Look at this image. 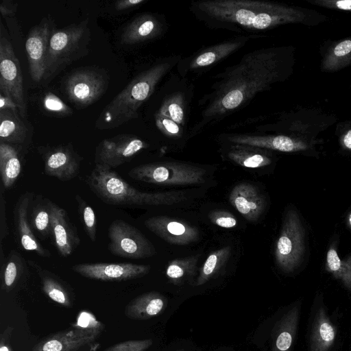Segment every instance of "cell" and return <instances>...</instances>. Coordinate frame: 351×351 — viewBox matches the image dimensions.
Masks as SVG:
<instances>
[{
	"label": "cell",
	"mask_w": 351,
	"mask_h": 351,
	"mask_svg": "<svg viewBox=\"0 0 351 351\" xmlns=\"http://www.w3.org/2000/svg\"><path fill=\"white\" fill-rule=\"evenodd\" d=\"M218 137L225 143L245 145L286 153L308 151L315 143V140L283 134H221Z\"/></svg>",
	"instance_id": "cell-13"
},
{
	"label": "cell",
	"mask_w": 351,
	"mask_h": 351,
	"mask_svg": "<svg viewBox=\"0 0 351 351\" xmlns=\"http://www.w3.org/2000/svg\"><path fill=\"white\" fill-rule=\"evenodd\" d=\"M341 263V260L339 258L336 250L333 247L330 248L326 255V267L328 270L334 276Z\"/></svg>",
	"instance_id": "cell-46"
},
{
	"label": "cell",
	"mask_w": 351,
	"mask_h": 351,
	"mask_svg": "<svg viewBox=\"0 0 351 351\" xmlns=\"http://www.w3.org/2000/svg\"><path fill=\"white\" fill-rule=\"evenodd\" d=\"M51 204L50 199L37 195L29 208V224L41 239L51 235Z\"/></svg>",
	"instance_id": "cell-31"
},
{
	"label": "cell",
	"mask_w": 351,
	"mask_h": 351,
	"mask_svg": "<svg viewBox=\"0 0 351 351\" xmlns=\"http://www.w3.org/2000/svg\"><path fill=\"white\" fill-rule=\"evenodd\" d=\"M335 117L319 112L317 110H300L280 115L276 123L258 126L262 131H276V134L293 135L315 140L316 135L328 128Z\"/></svg>",
	"instance_id": "cell-10"
},
{
	"label": "cell",
	"mask_w": 351,
	"mask_h": 351,
	"mask_svg": "<svg viewBox=\"0 0 351 351\" xmlns=\"http://www.w3.org/2000/svg\"><path fill=\"white\" fill-rule=\"evenodd\" d=\"M33 197L32 193L25 192L20 195L15 204L13 216L16 239L24 250L34 252L42 257H50L51 252L41 245L29 224V208Z\"/></svg>",
	"instance_id": "cell-20"
},
{
	"label": "cell",
	"mask_w": 351,
	"mask_h": 351,
	"mask_svg": "<svg viewBox=\"0 0 351 351\" xmlns=\"http://www.w3.org/2000/svg\"><path fill=\"white\" fill-rule=\"evenodd\" d=\"M19 113L11 110H0V142L13 145L23 144L28 129Z\"/></svg>",
	"instance_id": "cell-32"
},
{
	"label": "cell",
	"mask_w": 351,
	"mask_h": 351,
	"mask_svg": "<svg viewBox=\"0 0 351 351\" xmlns=\"http://www.w3.org/2000/svg\"><path fill=\"white\" fill-rule=\"evenodd\" d=\"M27 263L39 276L44 293L53 302L70 308L72 306L70 295L61 280L34 261L29 259Z\"/></svg>",
	"instance_id": "cell-28"
},
{
	"label": "cell",
	"mask_w": 351,
	"mask_h": 351,
	"mask_svg": "<svg viewBox=\"0 0 351 351\" xmlns=\"http://www.w3.org/2000/svg\"><path fill=\"white\" fill-rule=\"evenodd\" d=\"M109 76L99 68H81L71 73L64 83L66 95L75 105L86 107L97 101L106 92Z\"/></svg>",
	"instance_id": "cell-9"
},
{
	"label": "cell",
	"mask_w": 351,
	"mask_h": 351,
	"mask_svg": "<svg viewBox=\"0 0 351 351\" xmlns=\"http://www.w3.org/2000/svg\"><path fill=\"white\" fill-rule=\"evenodd\" d=\"M22 170L19 151L16 146L0 142V174L5 190L11 188Z\"/></svg>",
	"instance_id": "cell-30"
},
{
	"label": "cell",
	"mask_w": 351,
	"mask_h": 351,
	"mask_svg": "<svg viewBox=\"0 0 351 351\" xmlns=\"http://www.w3.org/2000/svg\"><path fill=\"white\" fill-rule=\"evenodd\" d=\"M304 232L298 213L287 211L275 246V260L285 272H292L301 262L304 251Z\"/></svg>",
	"instance_id": "cell-7"
},
{
	"label": "cell",
	"mask_w": 351,
	"mask_h": 351,
	"mask_svg": "<svg viewBox=\"0 0 351 351\" xmlns=\"http://www.w3.org/2000/svg\"><path fill=\"white\" fill-rule=\"evenodd\" d=\"M151 267L130 263H80L72 269L83 277L101 281L120 282L141 278L147 274Z\"/></svg>",
	"instance_id": "cell-18"
},
{
	"label": "cell",
	"mask_w": 351,
	"mask_h": 351,
	"mask_svg": "<svg viewBox=\"0 0 351 351\" xmlns=\"http://www.w3.org/2000/svg\"><path fill=\"white\" fill-rule=\"evenodd\" d=\"M148 147V143L136 136L119 134L105 138L98 144L95 162L111 169L117 168Z\"/></svg>",
	"instance_id": "cell-15"
},
{
	"label": "cell",
	"mask_w": 351,
	"mask_h": 351,
	"mask_svg": "<svg viewBox=\"0 0 351 351\" xmlns=\"http://www.w3.org/2000/svg\"><path fill=\"white\" fill-rule=\"evenodd\" d=\"M199 257L195 255L171 261L165 271L167 278L176 285L191 280L196 274Z\"/></svg>",
	"instance_id": "cell-35"
},
{
	"label": "cell",
	"mask_w": 351,
	"mask_h": 351,
	"mask_svg": "<svg viewBox=\"0 0 351 351\" xmlns=\"http://www.w3.org/2000/svg\"><path fill=\"white\" fill-rule=\"evenodd\" d=\"M146 1V0H120L115 3V9L118 11H123L139 6Z\"/></svg>",
	"instance_id": "cell-47"
},
{
	"label": "cell",
	"mask_w": 351,
	"mask_h": 351,
	"mask_svg": "<svg viewBox=\"0 0 351 351\" xmlns=\"http://www.w3.org/2000/svg\"><path fill=\"white\" fill-rule=\"evenodd\" d=\"M155 122L158 129L167 137L178 138L183 134L182 126L158 112L155 114Z\"/></svg>",
	"instance_id": "cell-39"
},
{
	"label": "cell",
	"mask_w": 351,
	"mask_h": 351,
	"mask_svg": "<svg viewBox=\"0 0 351 351\" xmlns=\"http://www.w3.org/2000/svg\"><path fill=\"white\" fill-rule=\"evenodd\" d=\"M43 158L44 172L60 181H69L80 171L82 157L75 151L72 143L56 146L39 147Z\"/></svg>",
	"instance_id": "cell-16"
},
{
	"label": "cell",
	"mask_w": 351,
	"mask_h": 351,
	"mask_svg": "<svg viewBox=\"0 0 351 351\" xmlns=\"http://www.w3.org/2000/svg\"><path fill=\"white\" fill-rule=\"evenodd\" d=\"M335 337V328L324 308H319L311 330L310 351H328L334 343Z\"/></svg>",
	"instance_id": "cell-29"
},
{
	"label": "cell",
	"mask_w": 351,
	"mask_h": 351,
	"mask_svg": "<svg viewBox=\"0 0 351 351\" xmlns=\"http://www.w3.org/2000/svg\"><path fill=\"white\" fill-rule=\"evenodd\" d=\"M300 315V306L289 309L276 323L273 330L271 351H291L295 337Z\"/></svg>",
	"instance_id": "cell-26"
},
{
	"label": "cell",
	"mask_w": 351,
	"mask_h": 351,
	"mask_svg": "<svg viewBox=\"0 0 351 351\" xmlns=\"http://www.w3.org/2000/svg\"><path fill=\"white\" fill-rule=\"evenodd\" d=\"M186 110V102L184 93L176 91L165 97L158 113L169 117L183 127L185 123Z\"/></svg>",
	"instance_id": "cell-36"
},
{
	"label": "cell",
	"mask_w": 351,
	"mask_h": 351,
	"mask_svg": "<svg viewBox=\"0 0 351 351\" xmlns=\"http://www.w3.org/2000/svg\"><path fill=\"white\" fill-rule=\"evenodd\" d=\"M88 23L86 19L54 31L47 51L43 80H51L72 62L88 54L90 40Z\"/></svg>",
	"instance_id": "cell-5"
},
{
	"label": "cell",
	"mask_w": 351,
	"mask_h": 351,
	"mask_svg": "<svg viewBox=\"0 0 351 351\" xmlns=\"http://www.w3.org/2000/svg\"><path fill=\"white\" fill-rule=\"evenodd\" d=\"M55 30L53 21L48 16L45 17L31 29L27 38L25 50L29 73L36 82L43 80L47 51L50 38Z\"/></svg>",
	"instance_id": "cell-17"
},
{
	"label": "cell",
	"mask_w": 351,
	"mask_h": 351,
	"mask_svg": "<svg viewBox=\"0 0 351 351\" xmlns=\"http://www.w3.org/2000/svg\"><path fill=\"white\" fill-rule=\"evenodd\" d=\"M176 351H186V350H184V349H180V350H176Z\"/></svg>",
	"instance_id": "cell-52"
},
{
	"label": "cell",
	"mask_w": 351,
	"mask_h": 351,
	"mask_svg": "<svg viewBox=\"0 0 351 351\" xmlns=\"http://www.w3.org/2000/svg\"><path fill=\"white\" fill-rule=\"evenodd\" d=\"M334 276L339 279L344 286L351 291V256L341 263Z\"/></svg>",
	"instance_id": "cell-45"
},
{
	"label": "cell",
	"mask_w": 351,
	"mask_h": 351,
	"mask_svg": "<svg viewBox=\"0 0 351 351\" xmlns=\"http://www.w3.org/2000/svg\"><path fill=\"white\" fill-rule=\"evenodd\" d=\"M86 182L98 198L112 206H171L184 202L190 197L184 191L141 192L124 180L117 172L99 164H95V168L86 176Z\"/></svg>",
	"instance_id": "cell-4"
},
{
	"label": "cell",
	"mask_w": 351,
	"mask_h": 351,
	"mask_svg": "<svg viewBox=\"0 0 351 351\" xmlns=\"http://www.w3.org/2000/svg\"><path fill=\"white\" fill-rule=\"evenodd\" d=\"M337 134L339 136V141L341 147L351 152V122L340 123L337 126Z\"/></svg>",
	"instance_id": "cell-44"
},
{
	"label": "cell",
	"mask_w": 351,
	"mask_h": 351,
	"mask_svg": "<svg viewBox=\"0 0 351 351\" xmlns=\"http://www.w3.org/2000/svg\"><path fill=\"white\" fill-rule=\"evenodd\" d=\"M108 237V249L114 256L140 259L156 253L154 245L138 228L122 219L112 221Z\"/></svg>",
	"instance_id": "cell-8"
},
{
	"label": "cell",
	"mask_w": 351,
	"mask_h": 351,
	"mask_svg": "<svg viewBox=\"0 0 351 351\" xmlns=\"http://www.w3.org/2000/svg\"><path fill=\"white\" fill-rule=\"evenodd\" d=\"M221 155L226 160L248 169H261L273 162L271 151L252 146L226 143Z\"/></svg>",
	"instance_id": "cell-24"
},
{
	"label": "cell",
	"mask_w": 351,
	"mask_h": 351,
	"mask_svg": "<svg viewBox=\"0 0 351 351\" xmlns=\"http://www.w3.org/2000/svg\"><path fill=\"white\" fill-rule=\"evenodd\" d=\"M5 339H4L3 337L1 336L0 351H11L10 348H9V346H8V344L6 343V341H5Z\"/></svg>",
	"instance_id": "cell-50"
},
{
	"label": "cell",
	"mask_w": 351,
	"mask_h": 351,
	"mask_svg": "<svg viewBox=\"0 0 351 351\" xmlns=\"http://www.w3.org/2000/svg\"><path fill=\"white\" fill-rule=\"evenodd\" d=\"M144 224L154 234L173 245H189L197 241L200 237L196 227L168 216L149 217L144 221Z\"/></svg>",
	"instance_id": "cell-19"
},
{
	"label": "cell",
	"mask_w": 351,
	"mask_h": 351,
	"mask_svg": "<svg viewBox=\"0 0 351 351\" xmlns=\"http://www.w3.org/2000/svg\"><path fill=\"white\" fill-rule=\"evenodd\" d=\"M193 16L211 29L241 35L258 34L280 25L315 26L328 20L315 10L259 0H199L191 1Z\"/></svg>",
	"instance_id": "cell-2"
},
{
	"label": "cell",
	"mask_w": 351,
	"mask_h": 351,
	"mask_svg": "<svg viewBox=\"0 0 351 351\" xmlns=\"http://www.w3.org/2000/svg\"><path fill=\"white\" fill-rule=\"evenodd\" d=\"M103 324L96 321L88 325L77 324L48 336L37 343L32 351H81L100 335Z\"/></svg>",
	"instance_id": "cell-14"
},
{
	"label": "cell",
	"mask_w": 351,
	"mask_h": 351,
	"mask_svg": "<svg viewBox=\"0 0 351 351\" xmlns=\"http://www.w3.org/2000/svg\"><path fill=\"white\" fill-rule=\"evenodd\" d=\"M231 205L247 221H256L265 211L266 202L254 184L243 182L237 184L229 195Z\"/></svg>",
	"instance_id": "cell-21"
},
{
	"label": "cell",
	"mask_w": 351,
	"mask_h": 351,
	"mask_svg": "<svg viewBox=\"0 0 351 351\" xmlns=\"http://www.w3.org/2000/svg\"><path fill=\"white\" fill-rule=\"evenodd\" d=\"M321 71L334 73L351 65V37L331 43L322 55Z\"/></svg>",
	"instance_id": "cell-27"
},
{
	"label": "cell",
	"mask_w": 351,
	"mask_h": 351,
	"mask_svg": "<svg viewBox=\"0 0 351 351\" xmlns=\"http://www.w3.org/2000/svg\"><path fill=\"white\" fill-rule=\"evenodd\" d=\"M134 180L158 185H201L209 174L206 169L197 165L178 161H161L136 166L128 171Z\"/></svg>",
	"instance_id": "cell-6"
},
{
	"label": "cell",
	"mask_w": 351,
	"mask_h": 351,
	"mask_svg": "<svg viewBox=\"0 0 351 351\" xmlns=\"http://www.w3.org/2000/svg\"><path fill=\"white\" fill-rule=\"evenodd\" d=\"M348 221L350 226L351 227V213L349 214Z\"/></svg>",
	"instance_id": "cell-51"
},
{
	"label": "cell",
	"mask_w": 351,
	"mask_h": 351,
	"mask_svg": "<svg viewBox=\"0 0 351 351\" xmlns=\"http://www.w3.org/2000/svg\"><path fill=\"white\" fill-rule=\"evenodd\" d=\"M17 5L12 1H3L0 5V12L2 16H13L16 12Z\"/></svg>",
	"instance_id": "cell-49"
},
{
	"label": "cell",
	"mask_w": 351,
	"mask_h": 351,
	"mask_svg": "<svg viewBox=\"0 0 351 351\" xmlns=\"http://www.w3.org/2000/svg\"><path fill=\"white\" fill-rule=\"evenodd\" d=\"M295 48L270 47L245 53L237 64L216 75L210 91L199 101L201 119L191 136L247 105L257 94L283 82L293 73Z\"/></svg>",
	"instance_id": "cell-1"
},
{
	"label": "cell",
	"mask_w": 351,
	"mask_h": 351,
	"mask_svg": "<svg viewBox=\"0 0 351 351\" xmlns=\"http://www.w3.org/2000/svg\"><path fill=\"white\" fill-rule=\"evenodd\" d=\"M165 25L156 14L143 13L136 16L123 31L121 41L126 45L144 43L160 36Z\"/></svg>",
	"instance_id": "cell-23"
},
{
	"label": "cell",
	"mask_w": 351,
	"mask_h": 351,
	"mask_svg": "<svg viewBox=\"0 0 351 351\" xmlns=\"http://www.w3.org/2000/svg\"><path fill=\"white\" fill-rule=\"evenodd\" d=\"M42 105L45 111L55 116L66 117L73 114L72 109L52 93H47L44 95Z\"/></svg>",
	"instance_id": "cell-38"
},
{
	"label": "cell",
	"mask_w": 351,
	"mask_h": 351,
	"mask_svg": "<svg viewBox=\"0 0 351 351\" xmlns=\"http://www.w3.org/2000/svg\"><path fill=\"white\" fill-rule=\"evenodd\" d=\"M27 261L17 251L13 250L0 265L1 287L10 291L23 280L27 273Z\"/></svg>",
	"instance_id": "cell-33"
},
{
	"label": "cell",
	"mask_w": 351,
	"mask_h": 351,
	"mask_svg": "<svg viewBox=\"0 0 351 351\" xmlns=\"http://www.w3.org/2000/svg\"><path fill=\"white\" fill-rule=\"evenodd\" d=\"M0 110H11L19 113L16 104L12 99L1 93H0Z\"/></svg>",
	"instance_id": "cell-48"
},
{
	"label": "cell",
	"mask_w": 351,
	"mask_h": 351,
	"mask_svg": "<svg viewBox=\"0 0 351 351\" xmlns=\"http://www.w3.org/2000/svg\"><path fill=\"white\" fill-rule=\"evenodd\" d=\"M5 189L3 185H0V245H3V240L9 234V228L6 216V200L5 197Z\"/></svg>",
	"instance_id": "cell-42"
},
{
	"label": "cell",
	"mask_w": 351,
	"mask_h": 351,
	"mask_svg": "<svg viewBox=\"0 0 351 351\" xmlns=\"http://www.w3.org/2000/svg\"><path fill=\"white\" fill-rule=\"evenodd\" d=\"M261 34H243L236 36L215 45L199 49L193 54L181 58L177 69L182 77L203 71L237 51L251 39L262 37Z\"/></svg>",
	"instance_id": "cell-11"
},
{
	"label": "cell",
	"mask_w": 351,
	"mask_h": 351,
	"mask_svg": "<svg viewBox=\"0 0 351 351\" xmlns=\"http://www.w3.org/2000/svg\"><path fill=\"white\" fill-rule=\"evenodd\" d=\"M152 344V339L127 340L113 345L104 351H146Z\"/></svg>",
	"instance_id": "cell-40"
},
{
	"label": "cell",
	"mask_w": 351,
	"mask_h": 351,
	"mask_svg": "<svg viewBox=\"0 0 351 351\" xmlns=\"http://www.w3.org/2000/svg\"><path fill=\"white\" fill-rule=\"evenodd\" d=\"M231 254L229 246L213 251L207 257L201 267L195 281V286H200L216 276L226 266Z\"/></svg>",
	"instance_id": "cell-34"
},
{
	"label": "cell",
	"mask_w": 351,
	"mask_h": 351,
	"mask_svg": "<svg viewBox=\"0 0 351 351\" xmlns=\"http://www.w3.org/2000/svg\"><path fill=\"white\" fill-rule=\"evenodd\" d=\"M209 218L213 223L223 228H233L237 225L236 217L230 213L223 210L211 212Z\"/></svg>",
	"instance_id": "cell-41"
},
{
	"label": "cell",
	"mask_w": 351,
	"mask_h": 351,
	"mask_svg": "<svg viewBox=\"0 0 351 351\" xmlns=\"http://www.w3.org/2000/svg\"><path fill=\"white\" fill-rule=\"evenodd\" d=\"M350 89H351V85L350 86Z\"/></svg>",
	"instance_id": "cell-53"
},
{
	"label": "cell",
	"mask_w": 351,
	"mask_h": 351,
	"mask_svg": "<svg viewBox=\"0 0 351 351\" xmlns=\"http://www.w3.org/2000/svg\"><path fill=\"white\" fill-rule=\"evenodd\" d=\"M51 236L59 255L62 257L71 255L80 243L66 211L53 202L51 204Z\"/></svg>",
	"instance_id": "cell-22"
},
{
	"label": "cell",
	"mask_w": 351,
	"mask_h": 351,
	"mask_svg": "<svg viewBox=\"0 0 351 351\" xmlns=\"http://www.w3.org/2000/svg\"><path fill=\"white\" fill-rule=\"evenodd\" d=\"M84 229L92 242L96 241L97 221L95 211L79 195L75 196Z\"/></svg>",
	"instance_id": "cell-37"
},
{
	"label": "cell",
	"mask_w": 351,
	"mask_h": 351,
	"mask_svg": "<svg viewBox=\"0 0 351 351\" xmlns=\"http://www.w3.org/2000/svg\"><path fill=\"white\" fill-rule=\"evenodd\" d=\"M311 4L341 11L351 12V0H306Z\"/></svg>",
	"instance_id": "cell-43"
},
{
	"label": "cell",
	"mask_w": 351,
	"mask_h": 351,
	"mask_svg": "<svg viewBox=\"0 0 351 351\" xmlns=\"http://www.w3.org/2000/svg\"><path fill=\"white\" fill-rule=\"evenodd\" d=\"M0 93L12 99L18 106L20 116L26 115L23 79L20 63L7 38H0Z\"/></svg>",
	"instance_id": "cell-12"
},
{
	"label": "cell",
	"mask_w": 351,
	"mask_h": 351,
	"mask_svg": "<svg viewBox=\"0 0 351 351\" xmlns=\"http://www.w3.org/2000/svg\"><path fill=\"white\" fill-rule=\"evenodd\" d=\"M167 299L156 291L141 294L132 299L125 308V315L135 320H147L157 317L166 308Z\"/></svg>",
	"instance_id": "cell-25"
},
{
	"label": "cell",
	"mask_w": 351,
	"mask_h": 351,
	"mask_svg": "<svg viewBox=\"0 0 351 351\" xmlns=\"http://www.w3.org/2000/svg\"><path fill=\"white\" fill-rule=\"evenodd\" d=\"M180 59L178 56L166 58L136 75L104 108L95 123L96 128L113 129L136 119L140 108L152 95L156 85Z\"/></svg>",
	"instance_id": "cell-3"
}]
</instances>
